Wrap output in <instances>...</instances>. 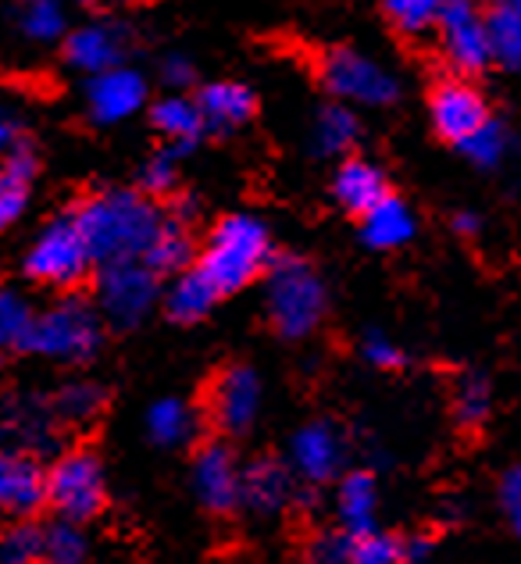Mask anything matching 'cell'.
Listing matches in <instances>:
<instances>
[{
  "mask_svg": "<svg viewBox=\"0 0 521 564\" xmlns=\"http://www.w3.org/2000/svg\"><path fill=\"white\" fill-rule=\"evenodd\" d=\"M489 382L482 376H468L457 390V419L460 425H479L489 414Z\"/></svg>",
  "mask_w": 521,
  "mask_h": 564,
  "instance_id": "obj_37",
  "label": "cell"
},
{
  "mask_svg": "<svg viewBox=\"0 0 521 564\" xmlns=\"http://www.w3.org/2000/svg\"><path fill=\"white\" fill-rule=\"evenodd\" d=\"M33 322V307L19 293H0V347H22Z\"/></svg>",
  "mask_w": 521,
  "mask_h": 564,
  "instance_id": "obj_34",
  "label": "cell"
},
{
  "mask_svg": "<svg viewBox=\"0 0 521 564\" xmlns=\"http://www.w3.org/2000/svg\"><path fill=\"white\" fill-rule=\"evenodd\" d=\"M207 132H232L254 115V94L243 83H211L193 97Z\"/></svg>",
  "mask_w": 521,
  "mask_h": 564,
  "instance_id": "obj_17",
  "label": "cell"
},
{
  "mask_svg": "<svg viewBox=\"0 0 521 564\" xmlns=\"http://www.w3.org/2000/svg\"><path fill=\"white\" fill-rule=\"evenodd\" d=\"M333 193H336V200L347 207V212L361 215V218L382 197H390V193H386V175L371 165V161H361V158H350V161L339 165L336 180H333Z\"/></svg>",
  "mask_w": 521,
  "mask_h": 564,
  "instance_id": "obj_19",
  "label": "cell"
},
{
  "mask_svg": "<svg viewBox=\"0 0 521 564\" xmlns=\"http://www.w3.org/2000/svg\"><path fill=\"white\" fill-rule=\"evenodd\" d=\"M508 143H511L508 129H503L497 118H489L475 137H468L465 143H460V151H465L479 169H493V165H500V158L508 154Z\"/></svg>",
  "mask_w": 521,
  "mask_h": 564,
  "instance_id": "obj_33",
  "label": "cell"
},
{
  "mask_svg": "<svg viewBox=\"0 0 521 564\" xmlns=\"http://www.w3.org/2000/svg\"><path fill=\"white\" fill-rule=\"evenodd\" d=\"M268 258H272V240H268L264 221L254 215H229L207 240L200 272L218 293H236L264 269Z\"/></svg>",
  "mask_w": 521,
  "mask_h": 564,
  "instance_id": "obj_2",
  "label": "cell"
},
{
  "mask_svg": "<svg viewBox=\"0 0 521 564\" xmlns=\"http://www.w3.org/2000/svg\"><path fill=\"white\" fill-rule=\"evenodd\" d=\"M428 554H433V543H428L425 536H414V540L404 543V561L408 564H422V561H428Z\"/></svg>",
  "mask_w": 521,
  "mask_h": 564,
  "instance_id": "obj_44",
  "label": "cell"
},
{
  "mask_svg": "<svg viewBox=\"0 0 521 564\" xmlns=\"http://www.w3.org/2000/svg\"><path fill=\"white\" fill-rule=\"evenodd\" d=\"M404 561V543L382 532H368V536L354 540L350 564H400Z\"/></svg>",
  "mask_w": 521,
  "mask_h": 564,
  "instance_id": "obj_36",
  "label": "cell"
},
{
  "mask_svg": "<svg viewBox=\"0 0 521 564\" xmlns=\"http://www.w3.org/2000/svg\"><path fill=\"white\" fill-rule=\"evenodd\" d=\"M140 186L146 193H169L175 186V151H161L143 165Z\"/></svg>",
  "mask_w": 521,
  "mask_h": 564,
  "instance_id": "obj_38",
  "label": "cell"
},
{
  "mask_svg": "<svg viewBox=\"0 0 521 564\" xmlns=\"http://www.w3.org/2000/svg\"><path fill=\"white\" fill-rule=\"evenodd\" d=\"M329 307L322 279L301 258H279L268 272V318L286 339H304L318 329Z\"/></svg>",
  "mask_w": 521,
  "mask_h": 564,
  "instance_id": "obj_3",
  "label": "cell"
},
{
  "mask_svg": "<svg viewBox=\"0 0 521 564\" xmlns=\"http://www.w3.org/2000/svg\"><path fill=\"white\" fill-rule=\"evenodd\" d=\"M261 408V382L254 376V368L236 365L215 386V419L226 433L240 436L247 433L258 419Z\"/></svg>",
  "mask_w": 521,
  "mask_h": 564,
  "instance_id": "obj_14",
  "label": "cell"
},
{
  "mask_svg": "<svg viewBox=\"0 0 521 564\" xmlns=\"http://www.w3.org/2000/svg\"><path fill=\"white\" fill-rule=\"evenodd\" d=\"M43 561L47 564H86V540L79 525L57 522L43 536Z\"/></svg>",
  "mask_w": 521,
  "mask_h": 564,
  "instance_id": "obj_32",
  "label": "cell"
},
{
  "mask_svg": "<svg viewBox=\"0 0 521 564\" xmlns=\"http://www.w3.org/2000/svg\"><path fill=\"white\" fill-rule=\"evenodd\" d=\"M47 500L62 514V522H89L104 508V468L97 462V454L76 451L65 454L47 471Z\"/></svg>",
  "mask_w": 521,
  "mask_h": 564,
  "instance_id": "obj_7",
  "label": "cell"
},
{
  "mask_svg": "<svg viewBox=\"0 0 521 564\" xmlns=\"http://www.w3.org/2000/svg\"><path fill=\"white\" fill-rule=\"evenodd\" d=\"M143 104H146V83L137 68L118 65L111 72H100V76H89L86 83V108L89 118L100 126L126 122Z\"/></svg>",
  "mask_w": 521,
  "mask_h": 564,
  "instance_id": "obj_10",
  "label": "cell"
},
{
  "mask_svg": "<svg viewBox=\"0 0 521 564\" xmlns=\"http://www.w3.org/2000/svg\"><path fill=\"white\" fill-rule=\"evenodd\" d=\"M76 221L94 261L115 264V261H143L146 247L154 243L165 218L140 193L111 189L100 193V197H89L76 212Z\"/></svg>",
  "mask_w": 521,
  "mask_h": 564,
  "instance_id": "obj_1",
  "label": "cell"
},
{
  "mask_svg": "<svg viewBox=\"0 0 521 564\" xmlns=\"http://www.w3.org/2000/svg\"><path fill=\"white\" fill-rule=\"evenodd\" d=\"M446 0H386V14L404 36H422L439 25Z\"/></svg>",
  "mask_w": 521,
  "mask_h": 564,
  "instance_id": "obj_29",
  "label": "cell"
},
{
  "mask_svg": "<svg viewBox=\"0 0 521 564\" xmlns=\"http://www.w3.org/2000/svg\"><path fill=\"white\" fill-rule=\"evenodd\" d=\"M240 468H236V457L229 447L221 443H207L193 462V489L207 511L226 514L240 503Z\"/></svg>",
  "mask_w": 521,
  "mask_h": 564,
  "instance_id": "obj_12",
  "label": "cell"
},
{
  "mask_svg": "<svg viewBox=\"0 0 521 564\" xmlns=\"http://www.w3.org/2000/svg\"><path fill=\"white\" fill-rule=\"evenodd\" d=\"M193 429H197V419H193V411L178 397L158 400V404L146 411V433H151V440L161 443V447H183L193 436Z\"/></svg>",
  "mask_w": 521,
  "mask_h": 564,
  "instance_id": "obj_25",
  "label": "cell"
},
{
  "mask_svg": "<svg viewBox=\"0 0 521 564\" xmlns=\"http://www.w3.org/2000/svg\"><path fill=\"white\" fill-rule=\"evenodd\" d=\"M350 551H354V540L347 536H318L311 543V564H350Z\"/></svg>",
  "mask_w": 521,
  "mask_h": 564,
  "instance_id": "obj_39",
  "label": "cell"
},
{
  "mask_svg": "<svg viewBox=\"0 0 521 564\" xmlns=\"http://www.w3.org/2000/svg\"><path fill=\"white\" fill-rule=\"evenodd\" d=\"M454 229H457L460 236H475V232H479V215H471V212L457 215V218H454Z\"/></svg>",
  "mask_w": 521,
  "mask_h": 564,
  "instance_id": "obj_45",
  "label": "cell"
},
{
  "mask_svg": "<svg viewBox=\"0 0 521 564\" xmlns=\"http://www.w3.org/2000/svg\"><path fill=\"white\" fill-rule=\"evenodd\" d=\"M43 536H47V529H40L33 522L11 525L4 536H0V564H36V561H43Z\"/></svg>",
  "mask_w": 521,
  "mask_h": 564,
  "instance_id": "obj_30",
  "label": "cell"
},
{
  "mask_svg": "<svg viewBox=\"0 0 521 564\" xmlns=\"http://www.w3.org/2000/svg\"><path fill=\"white\" fill-rule=\"evenodd\" d=\"M439 33H443V51L457 72H482L493 62L486 14L475 8V0H446L439 14Z\"/></svg>",
  "mask_w": 521,
  "mask_h": 564,
  "instance_id": "obj_9",
  "label": "cell"
},
{
  "mask_svg": "<svg viewBox=\"0 0 521 564\" xmlns=\"http://www.w3.org/2000/svg\"><path fill=\"white\" fill-rule=\"evenodd\" d=\"M500 500H503V511H508L514 532L521 536V468H511L508 475H503V482H500Z\"/></svg>",
  "mask_w": 521,
  "mask_h": 564,
  "instance_id": "obj_41",
  "label": "cell"
},
{
  "mask_svg": "<svg viewBox=\"0 0 521 564\" xmlns=\"http://www.w3.org/2000/svg\"><path fill=\"white\" fill-rule=\"evenodd\" d=\"M100 404H104V390L94 382H72L57 393V411H62L68 422L94 419V414L100 411Z\"/></svg>",
  "mask_w": 521,
  "mask_h": 564,
  "instance_id": "obj_35",
  "label": "cell"
},
{
  "mask_svg": "<svg viewBox=\"0 0 521 564\" xmlns=\"http://www.w3.org/2000/svg\"><path fill=\"white\" fill-rule=\"evenodd\" d=\"M318 154H344L357 143V115L344 104H329L315 118V132H311Z\"/></svg>",
  "mask_w": 521,
  "mask_h": 564,
  "instance_id": "obj_28",
  "label": "cell"
},
{
  "mask_svg": "<svg viewBox=\"0 0 521 564\" xmlns=\"http://www.w3.org/2000/svg\"><path fill=\"white\" fill-rule=\"evenodd\" d=\"M322 83L329 86V94H336L339 100L365 104V108H386V104H393L400 94V86L390 72L371 62V57L347 51V47L325 54Z\"/></svg>",
  "mask_w": 521,
  "mask_h": 564,
  "instance_id": "obj_8",
  "label": "cell"
},
{
  "mask_svg": "<svg viewBox=\"0 0 521 564\" xmlns=\"http://www.w3.org/2000/svg\"><path fill=\"white\" fill-rule=\"evenodd\" d=\"M361 350H365V361L376 365V368H400V365H404V354H400V347L393 344V339L379 336V333H368Z\"/></svg>",
  "mask_w": 521,
  "mask_h": 564,
  "instance_id": "obj_40",
  "label": "cell"
},
{
  "mask_svg": "<svg viewBox=\"0 0 521 564\" xmlns=\"http://www.w3.org/2000/svg\"><path fill=\"white\" fill-rule=\"evenodd\" d=\"M428 111H433V126H436L439 137L457 143V147L489 122L482 94L475 90V86L460 83V79L439 83L433 90V100H428Z\"/></svg>",
  "mask_w": 521,
  "mask_h": 564,
  "instance_id": "obj_11",
  "label": "cell"
},
{
  "mask_svg": "<svg viewBox=\"0 0 521 564\" xmlns=\"http://www.w3.org/2000/svg\"><path fill=\"white\" fill-rule=\"evenodd\" d=\"M122 54H126V33L108 22H89L76 29V33H68L65 40V57L79 72H89V76L118 68L122 65Z\"/></svg>",
  "mask_w": 521,
  "mask_h": 564,
  "instance_id": "obj_15",
  "label": "cell"
},
{
  "mask_svg": "<svg viewBox=\"0 0 521 564\" xmlns=\"http://www.w3.org/2000/svg\"><path fill=\"white\" fill-rule=\"evenodd\" d=\"M36 175V154L29 143H19L0 169V229L14 226L29 204V183Z\"/></svg>",
  "mask_w": 521,
  "mask_h": 564,
  "instance_id": "obj_21",
  "label": "cell"
},
{
  "mask_svg": "<svg viewBox=\"0 0 521 564\" xmlns=\"http://www.w3.org/2000/svg\"><path fill=\"white\" fill-rule=\"evenodd\" d=\"M218 290L211 286V282L204 279L200 269L193 272H183L172 286H169V296H165V307H169V318L172 322H200L207 311L215 307L218 301Z\"/></svg>",
  "mask_w": 521,
  "mask_h": 564,
  "instance_id": "obj_24",
  "label": "cell"
},
{
  "mask_svg": "<svg viewBox=\"0 0 521 564\" xmlns=\"http://www.w3.org/2000/svg\"><path fill=\"white\" fill-rule=\"evenodd\" d=\"M361 236H365V243L376 247V250L404 247L411 236H414V215H411V207L404 200H397V197H382L361 218Z\"/></svg>",
  "mask_w": 521,
  "mask_h": 564,
  "instance_id": "obj_22",
  "label": "cell"
},
{
  "mask_svg": "<svg viewBox=\"0 0 521 564\" xmlns=\"http://www.w3.org/2000/svg\"><path fill=\"white\" fill-rule=\"evenodd\" d=\"M193 258V243H189V232L183 221H161V229L154 236V243L146 247L143 264L151 269L154 275H165V272H178L183 264Z\"/></svg>",
  "mask_w": 521,
  "mask_h": 564,
  "instance_id": "obj_26",
  "label": "cell"
},
{
  "mask_svg": "<svg viewBox=\"0 0 521 564\" xmlns=\"http://www.w3.org/2000/svg\"><path fill=\"white\" fill-rule=\"evenodd\" d=\"M293 497V479L286 465L279 462H254L247 465L240 475V503H247L250 511L272 514L282 511Z\"/></svg>",
  "mask_w": 521,
  "mask_h": 564,
  "instance_id": "obj_18",
  "label": "cell"
},
{
  "mask_svg": "<svg viewBox=\"0 0 521 564\" xmlns=\"http://www.w3.org/2000/svg\"><path fill=\"white\" fill-rule=\"evenodd\" d=\"M290 457L307 482H329L344 468V440L329 422H311L293 436Z\"/></svg>",
  "mask_w": 521,
  "mask_h": 564,
  "instance_id": "obj_13",
  "label": "cell"
},
{
  "mask_svg": "<svg viewBox=\"0 0 521 564\" xmlns=\"http://www.w3.org/2000/svg\"><path fill=\"white\" fill-rule=\"evenodd\" d=\"M97 296H100V315L115 329H132V325H140L151 315V307L158 301V275L143 261L100 264Z\"/></svg>",
  "mask_w": 521,
  "mask_h": 564,
  "instance_id": "obj_6",
  "label": "cell"
},
{
  "mask_svg": "<svg viewBox=\"0 0 521 564\" xmlns=\"http://www.w3.org/2000/svg\"><path fill=\"white\" fill-rule=\"evenodd\" d=\"M89 264H94V254H89V247L83 240L76 215H62L29 247L25 272L36 282H47V286H76L89 272Z\"/></svg>",
  "mask_w": 521,
  "mask_h": 564,
  "instance_id": "obj_5",
  "label": "cell"
},
{
  "mask_svg": "<svg viewBox=\"0 0 521 564\" xmlns=\"http://www.w3.org/2000/svg\"><path fill=\"white\" fill-rule=\"evenodd\" d=\"M151 118H154V129L161 132V137H169L175 143V154H186L204 132V118H200L197 100H189L183 94H172L165 100H158Z\"/></svg>",
  "mask_w": 521,
  "mask_h": 564,
  "instance_id": "obj_23",
  "label": "cell"
},
{
  "mask_svg": "<svg viewBox=\"0 0 521 564\" xmlns=\"http://www.w3.org/2000/svg\"><path fill=\"white\" fill-rule=\"evenodd\" d=\"M76 4H97V0H76Z\"/></svg>",
  "mask_w": 521,
  "mask_h": 564,
  "instance_id": "obj_46",
  "label": "cell"
},
{
  "mask_svg": "<svg viewBox=\"0 0 521 564\" xmlns=\"http://www.w3.org/2000/svg\"><path fill=\"white\" fill-rule=\"evenodd\" d=\"M336 508H339V522H344L350 540L376 532V508H379L376 479H371L368 471H350V475H344V482H339Z\"/></svg>",
  "mask_w": 521,
  "mask_h": 564,
  "instance_id": "obj_20",
  "label": "cell"
},
{
  "mask_svg": "<svg viewBox=\"0 0 521 564\" xmlns=\"http://www.w3.org/2000/svg\"><path fill=\"white\" fill-rule=\"evenodd\" d=\"M19 122H14V115L8 108H0V158H8L14 147H19Z\"/></svg>",
  "mask_w": 521,
  "mask_h": 564,
  "instance_id": "obj_43",
  "label": "cell"
},
{
  "mask_svg": "<svg viewBox=\"0 0 521 564\" xmlns=\"http://www.w3.org/2000/svg\"><path fill=\"white\" fill-rule=\"evenodd\" d=\"M100 347V315L83 296H65L29 329L22 350L47 354L62 361H89Z\"/></svg>",
  "mask_w": 521,
  "mask_h": 564,
  "instance_id": "obj_4",
  "label": "cell"
},
{
  "mask_svg": "<svg viewBox=\"0 0 521 564\" xmlns=\"http://www.w3.org/2000/svg\"><path fill=\"white\" fill-rule=\"evenodd\" d=\"M193 62L189 57H183V54H169L165 62H161V79H165L169 86H175V90H183V86H189L193 83Z\"/></svg>",
  "mask_w": 521,
  "mask_h": 564,
  "instance_id": "obj_42",
  "label": "cell"
},
{
  "mask_svg": "<svg viewBox=\"0 0 521 564\" xmlns=\"http://www.w3.org/2000/svg\"><path fill=\"white\" fill-rule=\"evenodd\" d=\"M22 33L40 43L62 40L65 36V8L57 4V0H25Z\"/></svg>",
  "mask_w": 521,
  "mask_h": 564,
  "instance_id": "obj_31",
  "label": "cell"
},
{
  "mask_svg": "<svg viewBox=\"0 0 521 564\" xmlns=\"http://www.w3.org/2000/svg\"><path fill=\"white\" fill-rule=\"evenodd\" d=\"M486 29H489V47H493V62H500L511 72H521V11L489 4Z\"/></svg>",
  "mask_w": 521,
  "mask_h": 564,
  "instance_id": "obj_27",
  "label": "cell"
},
{
  "mask_svg": "<svg viewBox=\"0 0 521 564\" xmlns=\"http://www.w3.org/2000/svg\"><path fill=\"white\" fill-rule=\"evenodd\" d=\"M47 500V475L22 454H0V514H33Z\"/></svg>",
  "mask_w": 521,
  "mask_h": 564,
  "instance_id": "obj_16",
  "label": "cell"
}]
</instances>
